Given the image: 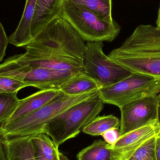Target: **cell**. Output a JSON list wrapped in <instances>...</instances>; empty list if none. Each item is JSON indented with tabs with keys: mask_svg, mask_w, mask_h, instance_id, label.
<instances>
[{
	"mask_svg": "<svg viewBox=\"0 0 160 160\" xmlns=\"http://www.w3.org/2000/svg\"><path fill=\"white\" fill-rule=\"evenodd\" d=\"M108 56L132 73L160 79V29L139 25L121 47Z\"/></svg>",
	"mask_w": 160,
	"mask_h": 160,
	"instance_id": "cell-1",
	"label": "cell"
},
{
	"mask_svg": "<svg viewBox=\"0 0 160 160\" xmlns=\"http://www.w3.org/2000/svg\"><path fill=\"white\" fill-rule=\"evenodd\" d=\"M25 47L83 66L85 41L61 15L52 20Z\"/></svg>",
	"mask_w": 160,
	"mask_h": 160,
	"instance_id": "cell-2",
	"label": "cell"
},
{
	"mask_svg": "<svg viewBox=\"0 0 160 160\" xmlns=\"http://www.w3.org/2000/svg\"><path fill=\"white\" fill-rule=\"evenodd\" d=\"M98 90L71 96L61 91L59 96L38 110L14 121L1 124L4 139L19 136H34L42 133L44 126L73 105L98 96Z\"/></svg>",
	"mask_w": 160,
	"mask_h": 160,
	"instance_id": "cell-3",
	"label": "cell"
},
{
	"mask_svg": "<svg viewBox=\"0 0 160 160\" xmlns=\"http://www.w3.org/2000/svg\"><path fill=\"white\" fill-rule=\"evenodd\" d=\"M104 104L99 95L77 103L48 122L42 133L51 137L59 148L66 141L82 131L102 111Z\"/></svg>",
	"mask_w": 160,
	"mask_h": 160,
	"instance_id": "cell-4",
	"label": "cell"
},
{
	"mask_svg": "<svg viewBox=\"0 0 160 160\" xmlns=\"http://www.w3.org/2000/svg\"><path fill=\"white\" fill-rule=\"evenodd\" d=\"M61 16L87 42H112L121 30L115 21H106L92 11L77 6L63 5Z\"/></svg>",
	"mask_w": 160,
	"mask_h": 160,
	"instance_id": "cell-5",
	"label": "cell"
},
{
	"mask_svg": "<svg viewBox=\"0 0 160 160\" xmlns=\"http://www.w3.org/2000/svg\"><path fill=\"white\" fill-rule=\"evenodd\" d=\"M77 74L25 64L9 57L0 64V76L12 78L41 90L58 89Z\"/></svg>",
	"mask_w": 160,
	"mask_h": 160,
	"instance_id": "cell-6",
	"label": "cell"
},
{
	"mask_svg": "<svg viewBox=\"0 0 160 160\" xmlns=\"http://www.w3.org/2000/svg\"><path fill=\"white\" fill-rule=\"evenodd\" d=\"M160 93V79L140 73H132L114 84L98 89L104 103L120 108L130 102Z\"/></svg>",
	"mask_w": 160,
	"mask_h": 160,
	"instance_id": "cell-7",
	"label": "cell"
},
{
	"mask_svg": "<svg viewBox=\"0 0 160 160\" xmlns=\"http://www.w3.org/2000/svg\"><path fill=\"white\" fill-rule=\"evenodd\" d=\"M103 47L102 42H88L83 60L84 74L97 81L100 88L114 84L132 74L106 56Z\"/></svg>",
	"mask_w": 160,
	"mask_h": 160,
	"instance_id": "cell-8",
	"label": "cell"
},
{
	"mask_svg": "<svg viewBox=\"0 0 160 160\" xmlns=\"http://www.w3.org/2000/svg\"><path fill=\"white\" fill-rule=\"evenodd\" d=\"M158 95H153L120 107V136L158 120Z\"/></svg>",
	"mask_w": 160,
	"mask_h": 160,
	"instance_id": "cell-9",
	"label": "cell"
},
{
	"mask_svg": "<svg viewBox=\"0 0 160 160\" xmlns=\"http://www.w3.org/2000/svg\"><path fill=\"white\" fill-rule=\"evenodd\" d=\"M24 48L26 50L25 53L16 54L12 57L19 62L31 66L68 71L75 74L83 73V66L78 63L34 49L27 47Z\"/></svg>",
	"mask_w": 160,
	"mask_h": 160,
	"instance_id": "cell-10",
	"label": "cell"
},
{
	"mask_svg": "<svg viewBox=\"0 0 160 160\" xmlns=\"http://www.w3.org/2000/svg\"><path fill=\"white\" fill-rule=\"evenodd\" d=\"M160 135V125L157 120L120 136L113 144L108 143L107 147L118 151L120 160H127L147 141Z\"/></svg>",
	"mask_w": 160,
	"mask_h": 160,
	"instance_id": "cell-11",
	"label": "cell"
},
{
	"mask_svg": "<svg viewBox=\"0 0 160 160\" xmlns=\"http://www.w3.org/2000/svg\"><path fill=\"white\" fill-rule=\"evenodd\" d=\"M64 0H37L31 25L33 38L52 20L61 16Z\"/></svg>",
	"mask_w": 160,
	"mask_h": 160,
	"instance_id": "cell-12",
	"label": "cell"
},
{
	"mask_svg": "<svg viewBox=\"0 0 160 160\" xmlns=\"http://www.w3.org/2000/svg\"><path fill=\"white\" fill-rule=\"evenodd\" d=\"M61 93V91L58 89L41 90L25 98L20 100L19 103L15 112L2 124L12 122L38 110L51 101Z\"/></svg>",
	"mask_w": 160,
	"mask_h": 160,
	"instance_id": "cell-13",
	"label": "cell"
},
{
	"mask_svg": "<svg viewBox=\"0 0 160 160\" xmlns=\"http://www.w3.org/2000/svg\"><path fill=\"white\" fill-rule=\"evenodd\" d=\"M37 0H26L20 21L15 32L8 37V42L17 47L24 48L32 40L31 25Z\"/></svg>",
	"mask_w": 160,
	"mask_h": 160,
	"instance_id": "cell-14",
	"label": "cell"
},
{
	"mask_svg": "<svg viewBox=\"0 0 160 160\" xmlns=\"http://www.w3.org/2000/svg\"><path fill=\"white\" fill-rule=\"evenodd\" d=\"M108 143L98 140L77 155L78 160H120L119 152L107 147Z\"/></svg>",
	"mask_w": 160,
	"mask_h": 160,
	"instance_id": "cell-15",
	"label": "cell"
},
{
	"mask_svg": "<svg viewBox=\"0 0 160 160\" xmlns=\"http://www.w3.org/2000/svg\"><path fill=\"white\" fill-rule=\"evenodd\" d=\"M100 88L98 83L84 73L77 74L68 80L59 90L67 95L75 96Z\"/></svg>",
	"mask_w": 160,
	"mask_h": 160,
	"instance_id": "cell-16",
	"label": "cell"
},
{
	"mask_svg": "<svg viewBox=\"0 0 160 160\" xmlns=\"http://www.w3.org/2000/svg\"><path fill=\"white\" fill-rule=\"evenodd\" d=\"M63 5H75L92 11L100 18L112 22V0H64Z\"/></svg>",
	"mask_w": 160,
	"mask_h": 160,
	"instance_id": "cell-17",
	"label": "cell"
},
{
	"mask_svg": "<svg viewBox=\"0 0 160 160\" xmlns=\"http://www.w3.org/2000/svg\"><path fill=\"white\" fill-rule=\"evenodd\" d=\"M120 122L113 115L98 116L83 130L84 133L92 136H99L112 128H119Z\"/></svg>",
	"mask_w": 160,
	"mask_h": 160,
	"instance_id": "cell-18",
	"label": "cell"
},
{
	"mask_svg": "<svg viewBox=\"0 0 160 160\" xmlns=\"http://www.w3.org/2000/svg\"><path fill=\"white\" fill-rule=\"evenodd\" d=\"M34 148L48 160H60V152L52 140L45 133L32 136Z\"/></svg>",
	"mask_w": 160,
	"mask_h": 160,
	"instance_id": "cell-19",
	"label": "cell"
},
{
	"mask_svg": "<svg viewBox=\"0 0 160 160\" xmlns=\"http://www.w3.org/2000/svg\"><path fill=\"white\" fill-rule=\"evenodd\" d=\"M19 102L17 93L0 94V124L4 123L10 117Z\"/></svg>",
	"mask_w": 160,
	"mask_h": 160,
	"instance_id": "cell-20",
	"label": "cell"
},
{
	"mask_svg": "<svg viewBox=\"0 0 160 160\" xmlns=\"http://www.w3.org/2000/svg\"><path fill=\"white\" fill-rule=\"evenodd\" d=\"M157 137H153L147 141L127 160H157L156 153Z\"/></svg>",
	"mask_w": 160,
	"mask_h": 160,
	"instance_id": "cell-21",
	"label": "cell"
},
{
	"mask_svg": "<svg viewBox=\"0 0 160 160\" xmlns=\"http://www.w3.org/2000/svg\"><path fill=\"white\" fill-rule=\"evenodd\" d=\"M27 87V84L21 81L0 76V94L18 93L20 89Z\"/></svg>",
	"mask_w": 160,
	"mask_h": 160,
	"instance_id": "cell-22",
	"label": "cell"
},
{
	"mask_svg": "<svg viewBox=\"0 0 160 160\" xmlns=\"http://www.w3.org/2000/svg\"><path fill=\"white\" fill-rule=\"evenodd\" d=\"M8 42V37L7 36L3 26L0 22V62L2 61Z\"/></svg>",
	"mask_w": 160,
	"mask_h": 160,
	"instance_id": "cell-23",
	"label": "cell"
},
{
	"mask_svg": "<svg viewBox=\"0 0 160 160\" xmlns=\"http://www.w3.org/2000/svg\"><path fill=\"white\" fill-rule=\"evenodd\" d=\"M102 136L110 144H113L120 137L119 128H112L103 132Z\"/></svg>",
	"mask_w": 160,
	"mask_h": 160,
	"instance_id": "cell-24",
	"label": "cell"
},
{
	"mask_svg": "<svg viewBox=\"0 0 160 160\" xmlns=\"http://www.w3.org/2000/svg\"><path fill=\"white\" fill-rule=\"evenodd\" d=\"M3 137L2 136L0 130V160L3 159L6 157L5 151L3 145Z\"/></svg>",
	"mask_w": 160,
	"mask_h": 160,
	"instance_id": "cell-25",
	"label": "cell"
},
{
	"mask_svg": "<svg viewBox=\"0 0 160 160\" xmlns=\"http://www.w3.org/2000/svg\"><path fill=\"white\" fill-rule=\"evenodd\" d=\"M156 153L157 160H160V135L158 136L156 141Z\"/></svg>",
	"mask_w": 160,
	"mask_h": 160,
	"instance_id": "cell-26",
	"label": "cell"
},
{
	"mask_svg": "<svg viewBox=\"0 0 160 160\" xmlns=\"http://www.w3.org/2000/svg\"><path fill=\"white\" fill-rule=\"evenodd\" d=\"M34 149L36 160H48V159L46 158L37 149H35L34 148Z\"/></svg>",
	"mask_w": 160,
	"mask_h": 160,
	"instance_id": "cell-27",
	"label": "cell"
},
{
	"mask_svg": "<svg viewBox=\"0 0 160 160\" xmlns=\"http://www.w3.org/2000/svg\"><path fill=\"white\" fill-rule=\"evenodd\" d=\"M158 96V121L160 127V93Z\"/></svg>",
	"mask_w": 160,
	"mask_h": 160,
	"instance_id": "cell-28",
	"label": "cell"
},
{
	"mask_svg": "<svg viewBox=\"0 0 160 160\" xmlns=\"http://www.w3.org/2000/svg\"><path fill=\"white\" fill-rule=\"evenodd\" d=\"M156 24H157V27L160 29V4L158 19H157V21H156Z\"/></svg>",
	"mask_w": 160,
	"mask_h": 160,
	"instance_id": "cell-29",
	"label": "cell"
},
{
	"mask_svg": "<svg viewBox=\"0 0 160 160\" xmlns=\"http://www.w3.org/2000/svg\"><path fill=\"white\" fill-rule=\"evenodd\" d=\"M59 157H60V160H69L66 156H64L62 153H60Z\"/></svg>",
	"mask_w": 160,
	"mask_h": 160,
	"instance_id": "cell-30",
	"label": "cell"
}]
</instances>
